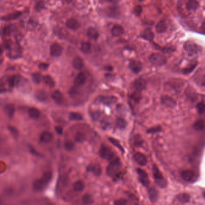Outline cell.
<instances>
[{
  "label": "cell",
  "instance_id": "6da1fadb",
  "mask_svg": "<svg viewBox=\"0 0 205 205\" xmlns=\"http://www.w3.org/2000/svg\"><path fill=\"white\" fill-rule=\"evenodd\" d=\"M121 168V162L118 158H114L112 160L107 167V175L109 177H113L116 176Z\"/></svg>",
  "mask_w": 205,
  "mask_h": 205
},
{
  "label": "cell",
  "instance_id": "7a4b0ae2",
  "mask_svg": "<svg viewBox=\"0 0 205 205\" xmlns=\"http://www.w3.org/2000/svg\"><path fill=\"white\" fill-rule=\"evenodd\" d=\"M149 61L154 66L160 67L166 64L167 59L162 54L153 53L149 57Z\"/></svg>",
  "mask_w": 205,
  "mask_h": 205
},
{
  "label": "cell",
  "instance_id": "3957f363",
  "mask_svg": "<svg viewBox=\"0 0 205 205\" xmlns=\"http://www.w3.org/2000/svg\"><path fill=\"white\" fill-rule=\"evenodd\" d=\"M152 172L153 177L155 179V182L157 183V185L161 187V188H164L166 186L167 183L166 180L164 179L162 174L158 168V167L155 165L153 166L152 168Z\"/></svg>",
  "mask_w": 205,
  "mask_h": 205
},
{
  "label": "cell",
  "instance_id": "277c9868",
  "mask_svg": "<svg viewBox=\"0 0 205 205\" xmlns=\"http://www.w3.org/2000/svg\"><path fill=\"white\" fill-rule=\"evenodd\" d=\"M99 155L102 158L111 161L114 159V155L113 150L109 147L104 145H102L101 146L99 150Z\"/></svg>",
  "mask_w": 205,
  "mask_h": 205
},
{
  "label": "cell",
  "instance_id": "5b68a950",
  "mask_svg": "<svg viewBox=\"0 0 205 205\" xmlns=\"http://www.w3.org/2000/svg\"><path fill=\"white\" fill-rule=\"evenodd\" d=\"M183 48L188 53L194 54L200 53L202 50V48L200 46L190 41L186 42L184 43Z\"/></svg>",
  "mask_w": 205,
  "mask_h": 205
},
{
  "label": "cell",
  "instance_id": "8992f818",
  "mask_svg": "<svg viewBox=\"0 0 205 205\" xmlns=\"http://www.w3.org/2000/svg\"><path fill=\"white\" fill-rule=\"evenodd\" d=\"M117 99V98L113 96H100L96 99V101L97 102L102 103L104 105H110L115 103Z\"/></svg>",
  "mask_w": 205,
  "mask_h": 205
},
{
  "label": "cell",
  "instance_id": "52a82bcc",
  "mask_svg": "<svg viewBox=\"0 0 205 205\" xmlns=\"http://www.w3.org/2000/svg\"><path fill=\"white\" fill-rule=\"evenodd\" d=\"M161 102L168 108H173L176 105V101L173 97L167 95L162 96L161 97Z\"/></svg>",
  "mask_w": 205,
  "mask_h": 205
},
{
  "label": "cell",
  "instance_id": "ba28073f",
  "mask_svg": "<svg viewBox=\"0 0 205 205\" xmlns=\"http://www.w3.org/2000/svg\"><path fill=\"white\" fill-rule=\"evenodd\" d=\"M137 172L139 175V180L140 182L143 184V186L147 187L149 185V180L148 178L147 173L145 170L140 169H138L137 170Z\"/></svg>",
  "mask_w": 205,
  "mask_h": 205
},
{
  "label": "cell",
  "instance_id": "9c48e42d",
  "mask_svg": "<svg viewBox=\"0 0 205 205\" xmlns=\"http://www.w3.org/2000/svg\"><path fill=\"white\" fill-rule=\"evenodd\" d=\"M87 172L93 173L94 176H99L102 173V168L98 164H92L87 167Z\"/></svg>",
  "mask_w": 205,
  "mask_h": 205
},
{
  "label": "cell",
  "instance_id": "30bf717a",
  "mask_svg": "<svg viewBox=\"0 0 205 205\" xmlns=\"http://www.w3.org/2000/svg\"><path fill=\"white\" fill-rule=\"evenodd\" d=\"M129 67L131 71L135 73H139L142 69V65L139 61L131 60L129 63Z\"/></svg>",
  "mask_w": 205,
  "mask_h": 205
},
{
  "label": "cell",
  "instance_id": "8fae6325",
  "mask_svg": "<svg viewBox=\"0 0 205 205\" xmlns=\"http://www.w3.org/2000/svg\"><path fill=\"white\" fill-rule=\"evenodd\" d=\"M134 158L135 162L141 166H145L147 164L146 157L142 153H136L134 156Z\"/></svg>",
  "mask_w": 205,
  "mask_h": 205
},
{
  "label": "cell",
  "instance_id": "7c38bea8",
  "mask_svg": "<svg viewBox=\"0 0 205 205\" xmlns=\"http://www.w3.org/2000/svg\"><path fill=\"white\" fill-rule=\"evenodd\" d=\"M63 51V48L59 43H54L51 45L50 48V52L51 56L54 57H59Z\"/></svg>",
  "mask_w": 205,
  "mask_h": 205
},
{
  "label": "cell",
  "instance_id": "4fadbf2b",
  "mask_svg": "<svg viewBox=\"0 0 205 205\" xmlns=\"http://www.w3.org/2000/svg\"><path fill=\"white\" fill-rule=\"evenodd\" d=\"M196 176L195 173L191 170H184L181 173V177L183 180L186 182H191L192 181Z\"/></svg>",
  "mask_w": 205,
  "mask_h": 205
},
{
  "label": "cell",
  "instance_id": "5bb4252c",
  "mask_svg": "<svg viewBox=\"0 0 205 205\" xmlns=\"http://www.w3.org/2000/svg\"><path fill=\"white\" fill-rule=\"evenodd\" d=\"M146 81L142 78H139L135 80L134 83V87L137 91H141L145 90L146 87Z\"/></svg>",
  "mask_w": 205,
  "mask_h": 205
},
{
  "label": "cell",
  "instance_id": "9a60e30c",
  "mask_svg": "<svg viewBox=\"0 0 205 205\" xmlns=\"http://www.w3.org/2000/svg\"><path fill=\"white\" fill-rule=\"evenodd\" d=\"M86 76L83 73H78L74 80V85L77 87H81L86 82Z\"/></svg>",
  "mask_w": 205,
  "mask_h": 205
},
{
  "label": "cell",
  "instance_id": "2e32d148",
  "mask_svg": "<svg viewBox=\"0 0 205 205\" xmlns=\"http://www.w3.org/2000/svg\"><path fill=\"white\" fill-rule=\"evenodd\" d=\"M34 96L40 102H45L48 99V94L46 92L43 90L36 91L34 94Z\"/></svg>",
  "mask_w": 205,
  "mask_h": 205
},
{
  "label": "cell",
  "instance_id": "e0dca14e",
  "mask_svg": "<svg viewBox=\"0 0 205 205\" xmlns=\"http://www.w3.org/2000/svg\"><path fill=\"white\" fill-rule=\"evenodd\" d=\"M66 26L70 29H78L80 27V24L78 22V21H77L74 18H70L69 19H67V21L66 22Z\"/></svg>",
  "mask_w": 205,
  "mask_h": 205
},
{
  "label": "cell",
  "instance_id": "ac0fdd59",
  "mask_svg": "<svg viewBox=\"0 0 205 205\" xmlns=\"http://www.w3.org/2000/svg\"><path fill=\"white\" fill-rule=\"evenodd\" d=\"M158 191H157V190L154 188V187H152L149 189V199L150 200L151 202L154 203L155 202L158 198Z\"/></svg>",
  "mask_w": 205,
  "mask_h": 205
},
{
  "label": "cell",
  "instance_id": "d6986e66",
  "mask_svg": "<svg viewBox=\"0 0 205 205\" xmlns=\"http://www.w3.org/2000/svg\"><path fill=\"white\" fill-rule=\"evenodd\" d=\"M53 134L48 131H45L42 133L40 136V141L42 143H48L53 140Z\"/></svg>",
  "mask_w": 205,
  "mask_h": 205
},
{
  "label": "cell",
  "instance_id": "ffe728a7",
  "mask_svg": "<svg viewBox=\"0 0 205 205\" xmlns=\"http://www.w3.org/2000/svg\"><path fill=\"white\" fill-rule=\"evenodd\" d=\"M72 66L76 70H81L84 66L83 60L80 57H77L72 61Z\"/></svg>",
  "mask_w": 205,
  "mask_h": 205
},
{
  "label": "cell",
  "instance_id": "44dd1931",
  "mask_svg": "<svg viewBox=\"0 0 205 205\" xmlns=\"http://www.w3.org/2000/svg\"><path fill=\"white\" fill-rule=\"evenodd\" d=\"M45 185V184L41 180V179H37L34 181V182L33 183L32 188H33V190H34V191L40 192L43 189Z\"/></svg>",
  "mask_w": 205,
  "mask_h": 205
},
{
  "label": "cell",
  "instance_id": "7402d4cb",
  "mask_svg": "<svg viewBox=\"0 0 205 205\" xmlns=\"http://www.w3.org/2000/svg\"><path fill=\"white\" fill-rule=\"evenodd\" d=\"M73 190L76 192H82L84 188L85 185L82 180H77L73 184Z\"/></svg>",
  "mask_w": 205,
  "mask_h": 205
},
{
  "label": "cell",
  "instance_id": "603a6c76",
  "mask_svg": "<svg viewBox=\"0 0 205 205\" xmlns=\"http://www.w3.org/2000/svg\"><path fill=\"white\" fill-rule=\"evenodd\" d=\"M142 36L143 39L149 41H152L154 38V34L152 29H146L143 31L142 32Z\"/></svg>",
  "mask_w": 205,
  "mask_h": 205
},
{
  "label": "cell",
  "instance_id": "cb8c5ba5",
  "mask_svg": "<svg viewBox=\"0 0 205 205\" xmlns=\"http://www.w3.org/2000/svg\"><path fill=\"white\" fill-rule=\"evenodd\" d=\"M124 32L123 28L118 25L114 26L111 29V34L113 36L118 37L122 35Z\"/></svg>",
  "mask_w": 205,
  "mask_h": 205
},
{
  "label": "cell",
  "instance_id": "d4e9b609",
  "mask_svg": "<svg viewBox=\"0 0 205 205\" xmlns=\"http://www.w3.org/2000/svg\"><path fill=\"white\" fill-rule=\"evenodd\" d=\"M199 6V2L197 1H188L186 4V9L188 10H196Z\"/></svg>",
  "mask_w": 205,
  "mask_h": 205
},
{
  "label": "cell",
  "instance_id": "484cf974",
  "mask_svg": "<svg viewBox=\"0 0 205 205\" xmlns=\"http://www.w3.org/2000/svg\"><path fill=\"white\" fill-rule=\"evenodd\" d=\"M167 30V25L164 21H160L156 26V31L158 33H164Z\"/></svg>",
  "mask_w": 205,
  "mask_h": 205
},
{
  "label": "cell",
  "instance_id": "4316f807",
  "mask_svg": "<svg viewBox=\"0 0 205 205\" xmlns=\"http://www.w3.org/2000/svg\"><path fill=\"white\" fill-rule=\"evenodd\" d=\"M52 99L57 104L61 103L63 101V95L59 90H55L51 94Z\"/></svg>",
  "mask_w": 205,
  "mask_h": 205
},
{
  "label": "cell",
  "instance_id": "83f0119b",
  "mask_svg": "<svg viewBox=\"0 0 205 205\" xmlns=\"http://www.w3.org/2000/svg\"><path fill=\"white\" fill-rule=\"evenodd\" d=\"M4 113L9 117H12L15 113V107L13 105L7 104L4 107Z\"/></svg>",
  "mask_w": 205,
  "mask_h": 205
},
{
  "label": "cell",
  "instance_id": "f1b7e54d",
  "mask_svg": "<svg viewBox=\"0 0 205 205\" xmlns=\"http://www.w3.org/2000/svg\"><path fill=\"white\" fill-rule=\"evenodd\" d=\"M82 202L86 205H92L94 203V199L91 195L85 194L82 197Z\"/></svg>",
  "mask_w": 205,
  "mask_h": 205
},
{
  "label": "cell",
  "instance_id": "f546056e",
  "mask_svg": "<svg viewBox=\"0 0 205 205\" xmlns=\"http://www.w3.org/2000/svg\"><path fill=\"white\" fill-rule=\"evenodd\" d=\"M29 116L32 119H37L40 116V111L36 108H30L28 111Z\"/></svg>",
  "mask_w": 205,
  "mask_h": 205
},
{
  "label": "cell",
  "instance_id": "4dcf8cb0",
  "mask_svg": "<svg viewBox=\"0 0 205 205\" xmlns=\"http://www.w3.org/2000/svg\"><path fill=\"white\" fill-rule=\"evenodd\" d=\"M193 128L196 131H202L205 128V121L202 119L197 120L194 123Z\"/></svg>",
  "mask_w": 205,
  "mask_h": 205
},
{
  "label": "cell",
  "instance_id": "1f68e13d",
  "mask_svg": "<svg viewBox=\"0 0 205 205\" xmlns=\"http://www.w3.org/2000/svg\"><path fill=\"white\" fill-rule=\"evenodd\" d=\"M75 141L78 143H82L86 140V135L81 132H78L76 133L75 137H74Z\"/></svg>",
  "mask_w": 205,
  "mask_h": 205
},
{
  "label": "cell",
  "instance_id": "d6a6232c",
  "mask_svg": "<svg viewBox=\"0 0 205 205\" xmlns=\"http://www.w3.org/2000/svg\"><path fill=\"white\" fill-rule=\"evenodd\" d=\"M87 34L90 39H94V40L97 39L99 36V33L94 28L88 29L87 32Z\"/></svg>",
  "mask_w": 205,
  "mask_h": 205
},
{
  "label": "cell",
  "instance_id": "836d02e7",
  "mask_svg": "<svg viewBox=\"0 0 205 205\" xmlns=\"http://www.w3.org/2000/svg\"><path fill=\"white\" fill-rule=\"evenodd\" d=\"M43 80L45 83L50 87H53L55 86V81L50 75H45L43 77Z\"/></svg>",
  "mask_w": 205,
  "mask_h": 205
},
{
  "label": "cell",
  "instance_id": "e575fe53",
  "mask_svg": "<svg viewBox=\"0 0 205 205\" xmlns=\"http://www.w3.org/2000/svg\"><path fill=\"white\" fill-rule=\"evenodd\" d=\"M52 178H53V173L51 172H46L43 174L41 177V180L46 185L51 182Z\"/></svg>",
  "mask_w": 205,
  "mask_h": 205
},
{
  "label": "cell",
  "instance_id": "d590c367",
  "mask_svg": "<svg viewBox=\"0 0 205 205\" xmlns=\"http://www.w3.org/2000/svg\"><path fill=\"white\" fill-rule=\"evenodd\" d=\"M177 199L181 203H186L190 201V197L188 194L185 193H182L177 196Z\"/></svg>",
  "mask_w": 205,
  "mask_h": 205
},
{
  "label": "cell",
  "instance_id": "8d00e7d4",
  "mask_svg": "<svg viewBox=\"0 0 205 205\" xmlns=\"http://www.w3.org/2000/svg\"><path fill=\"white\" fill-rule=\"evenodd\" d=\"M20 80H21V77L19 76L14 75V76H12L9 79V84H10V86L14 87V86H17L19 84V83L20 82Z\"/></svg>",
  "mask_w": 205,
  "mask_h": 205
},
{
  "label": "cell",
  "instance_id": "74e56055",
  "mask_svg": "<svg viewBox=\"0 0 205 205\" xmlns=\"http://www.w3.org/2000/svg\"><path fill=\"white\" fill-rule=\"evenodd\" d=\"M81 50L84 54L90 53L91 50V47L90 44L88 42H83L81 44Z\"/></svg>",
  "mask_w": 205,
  "mask_h": 205
},
{
  "label": "cell",
  "instance_id": "f35d334b",
  "mask_svg": "<svg viewBox=\"0 0 205 205\" xmlns=\"http://www.w3.org/2000/svg\"><path fill=\"white\" fill-rule=\"evenodd\" d=\"M69 117L70 120H73V121H80V120H82L83 118V117L81 114L78 113H75V112L70 113L69 114Z\"/></svg>",
  "mask_w": 205,
  "mask_h": 205
},
{
  "label": "cell",
  "instance_id": "ab89813d",
  "mask_svg": "<svg viewBox=\"0 0 205 205\" xmlns=\"http://www.w3.org/2000/svg\"><path fill=\"white\" fill-rule=\"evenodd\" d=\"M116 126L120 129H124L127 126V122L122 118H118L116 120Z\"/></svg>",
  "mask_w": 205,
  "mask_h": 205
},
{
  "label": "cell",
  "instance_id": "60d3db41",
  "mask_svg": "<svg viewBox=\"0 0 205 205\" xmlns=\"http://www.w3.org/2000/svg\"><path fill=\"white\" fill-rule=\"evenodd\" d=\"M131 98L135 102H136V103L139 102L142 99L141 91H137V90L134 91L131 95Z\"/></svg>",
  "mask_w": 205,
  "mask_h": 205
},
{
  "label": "cell",
  "instance_id": "b9f144b4",
  "mask_svg": "<svg viewBox=\"0 0 205 205\" xmlns=\"http://www.w3.org/2000/svg\"><path fill=\"white\" fill-rule=\"evenodd\" d=\"M108 140L113 146L117 147V149L118 150H120L122 153H124V149L123 148V147L121 146V145L119 143V142L117 141V140H116L113 138H109Z\"/></svg>",
  "mask_w": 205,
  "mask_h": 205
},
{
  "label": "cell",
  "instance_id": "7bdbcfd3",
  "mask_svg": "<svg viewBox=\"0 0 205 205\" xmlns=\"http://www.w3.org/2000/svg\"><path fill=\"white\" fill-rule=\"evenodd\" d=\"M21 12H15L13 13H11V14H9L8 15H7L6 16H4L3 18L4 20H12V19H16L18 18L20 15H21Z\"/></svg>",
  "mask_w": 205,
  "mask_h": 205
},
{
  "label": "cell",
  "instance_id": "ee69618b",
  "mask_svg": "<svg viewBox=\"0 0 205 205\" xmlns=\"http://www.w3.org/2000/svg\"><path fill=\"white\" fill-rule=\"evenodd\" d=\"M64 148L66 150L70 152V151H72L73 150L75 145H74L73 142H72V141L67 140V141H66L64 142Z\"/></svg>",
  "mask_w": 205,
  "mask_h": 205
},
{
  "label": "cell",
  "instance_id": "f6af8a7d",
  "mask_svg": "<svg viewBox=\"0 0 205 205\" xmlns=\"http://www.w3.org/2000/svg\"><path fill=\"white\" fill-rule=\"evenodd\" d=\"M32 79L35 83L39 84L42 80V76L39 73H34L32 75Z\"/></svg>",
  "mask_w": 205,
  "mask_h": 205
},
{
  "label": "cell",
  "instance_id": "bcb514c9",
  "mask_svg": "<svg viewBox=\"0 0 205 205\" xmlns=\"http://www.w3.org/2000/svg\"><path fill=\"white\" fill-rule=\"evenodd\" d=\"M197 66V62H194L193 64H191V65H190L189 66H188L186 68H185L184 70H183V72L185 74H188L191 73L196 67Z\"/></svg>",
  "mask_w": 205,
  "mask_h": 205
},
{
  "label": "cell",
  "instance_id": "7dc6e473",
  "mask_svg": "<svg viewBox=\"0 0 205 205\" xmlns=\"http://www.w3.org/2000/svg\"><path fill=\"white\" fill-rule=\"evenodd\" d=\"M197 110L199 114H202L204 113L205 112V104L203 102L199 103L197 105Z\"/></svg>",
  "mask_w": 205,
  "mask_h": 205
},
{
  "label": "cell",
  "instance_id": "c3c4849f",
  "mask_svg": "<svg viewBox=\"0 0 205 205\" xmlns=\"http://www.w3.org/2000/svg\"><path fill=\"white\" fill-rule=\"evenodd\" d=\"M162 130V128L161 126H155V127H153V128H152L149 129L147 130V132L149 133V134H154V133H156V132H159L160 131H161Z\"/></svg>",
  "mask_w": 205,
  "mask_h": 205
},
{
  "label": "cell",
  "instance_id": "681fc988",
  "mask_svg": "<svg viewBox=\"0 0 205 205\" xmlns=\"http://www.w3.org/2000/svg\"><path fill=\"white\" fill-rule=\"evenodd\" d=\"M8 129L13 135L17 136L18 135V131L15 127L12 126H8Z\"/></svg>",
  "mask_w": 205,
  "mask_h": 205
},
{
  "label": "cell",
  "instance_id": "f907efd6",
  "mask_svg": "<svg viewBox=\"0 0 205 205\" xmlns=\"http://www.w3.org/2000/svg\"><path fill=\"white\" fill-rule=\"evenodd\" d=\"M142 8L141 5H137L135 7V8L134 9V12L137 16H140V14L142 13Z\"/></svg>",
  "mask_w": 205,
  "mask_h": 205
},
{
  "label": "cell",
  "instance_id": "816d5d0a",
  "mask_svg": "<svg viewBox=\"0 0 205 205\" xmlns=\"http://www.w3.org/2000/svg\"><path fill=\"white\" fill-rule=\"evenodd\" d=\"M128 202L125 199H118L114 202V205H127Z\"/></svg>",
  "mask_w": 205,
  "mask_h": 205
},
{
  "label": "cell",
  "instance_id": "f5cc1de1",
  "mask_svg": "<svg viewBox=\"0 0 205 205\" xmlns=\"http://www.w3.org/2000/svg\"><path fill=\"white\" fill-rule=\"evenodd\" d=\"M142 144V140L139 135H137L135 138V145L136 146H140Z\"/></svg>",
  "mask_w": 205,
  "mask_h": 205
},
{
  "label": "cell",
  "instance_id": "db71d44e",
  "mask_svg": "<svg viewBox=\"0 0 205 205\" xmlns=\"http://www.w3.org/2000/svg\"><path fill=\"white\" fill-rule=\"evenodd\" d=\"M55 130L56 131V132L59 134V135H62L63 132V128L61 126H57L55 128Z\"/></svg>",
  "mask_w": 205,
  "mask_h": 205
},
{
  "label": "cell",
  "instance_id": "11a10c76",
  "mask_svg": "<svg viewBox=\"0 0 205 205\" xmlns=\"http://www.w3.org/2000/svg\"><path fill=\"white\" fill-rule=\"evenodd\" d=\"M39 67L40 69L42 70H46L48 67V64L47 63H40L39 65Z\"/></svg>",
  "mask_w": 205,
  "mask_h": 205
},
{
  "label": "cell",
  "instance_id": "9f6ffc18",
  "mask_svg": "<svg viewBox=\"0 0 205 205\" xmlns=\"http://www.w3.org/2000/svg\"><path fill=\"white\" fill-rule=\"evenodd\" d=\"M43 5H44V4L43 3V2H37V4L36 5V9L37 10H40V9H42L43 7Z\"/></svg>",
  "mask_w": 205,
  "mask_h": 205
},
{
  "label": "cell",
  "instance_id": "6f0895ef",
  "mask_svg": "<svg viewBox=\"0 0 205 205\" xmlns=\"http://www.w3.org/2000/svg\"><path fill=\"white\" fill-rule=\"evenodd\" d=\"M10 28L9 27H5L4 29V31H3V33L4 34H10Z\"/></svg>",
  "mask_w": 205,
  "mask_h": 205
},
{
  "label": "cell",
  "instance_id": "680465c9",
  "mask_svg": "<svg viewBox=\"0 0 205 205\" xmlns=\"http://www.w3.org/2000/svg\"><path fill=\"white\" fill-rule=\"evenodd\" d=\"M29 150H30V152L33 154V155H39V154L35 150V149H32V147H29Z\"/></svg>",
  "mask_w": 205,
  "mask_h": 205
},
{
  "label": "cell",
  "instance_id": "91938a15",
  "mask_svg": "<svg viewBox=\"0 0 205 205\" xmlns=\"http://www.w3.org/2000/svg\"><path fill=\"white\" fill-rule=\"evenodd\" d=\"M105 69H106V70H108V71H111V70H112L113 68H112V67H111V66H107V67H105Z\"/></svg>",
  "mask_w": 205,
  "mask_h": 205
},
{
  "label": "cell",
  "instance_id": "94428289",
  "mask_svg": "<svg viewBox=\"0 0 205 205\" xmlns=\"http://www.w3.org/2000/svg\"><path fill=\"white\" fill-rule=\"evenodd\" d=\"M202 85H203V86H205V77H204V78H203V82H202Z\"/></svg>",
  "mask_w": 205,
  "mask_h": 205
},
{
  "label": "cell",
  "instance_id": "6125c7cd",
  "mask_svg": "<svg viewBox=\"0 0 205 205\" xmlns=\"http://www.w3.org/2000/svg\"></svg>",
  "mask_w": 205,
  "mask_h": 205
}]
</instances>
